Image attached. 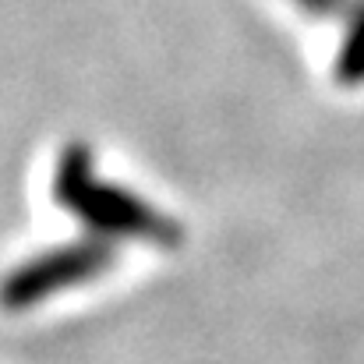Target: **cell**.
Wrapping results in <instances>:
<instances>
[{
  "label": "cell",
  "mask_w": 364,
  "mask_h": 364,
  "mask_svg": "<svg viewBox=\"0 0 364 364\" xmlns=\"http://www.w3.org/2000/svg\"><path fill=\"white\" fill-rule=\"evenodd\" d=\"M333 78L343 89L364 85V0H354V7L347 11V28H343V39H340Z\"/></svg>",
  "instance_id": "3"
},
{
  "label": "cell",
  "mask_w": 364,
  "mask_h": 364,
  "mask_svg": "<svg viewBox=\"0 0 364 364\" xmlns=\"http://www.w3.org/2000/svg\"><path fill=\"white\" fill-rule=\"evenodd\" d=\"M53 198L60 209L78 216L89 234L107 241H141L152 247H177L181 227L173 216L159 213L141 195L127 191L114 181L96 177V159L89 145L75 141L60 152L53 170Z\"/></svg>",
  "instance_id": "1"
},
{
  "label": "cell",
  "mask_w": 364,
  "mask_h": 364,
  "mask_svg": "<svg viewBox=\"0 0 364 364\" xmlns=\"http://www.w3.org/2000/svg\"><path fill=\"white\" fill-rule=\"evenodd\" d=\"M294 4L311 18H347V11L354 7V0H294Z\"/></svg>",
  "instance_id": "4"
},
{
  "label": "cell",
  "mask_w": 364,
  "mask_h": 364,
  "mask_svg": "<svg viewBox=\"0 0 364 364\" xmlns=\"http://www.w3.org/2000/svg\"><path fill=\"white\" fill-rule=\"evenodd\" d=\"M117 262V244L96 234L75 237V241L53 244L21 265H14L0 279V308L4 311H28L43 301L68 294L75 287L96 283L103 272H110Z\"/></svg>",
  "instance_id": "2"
}]
</instances>
